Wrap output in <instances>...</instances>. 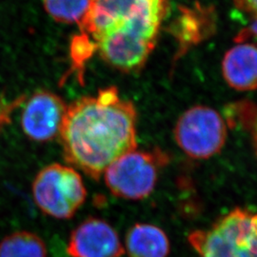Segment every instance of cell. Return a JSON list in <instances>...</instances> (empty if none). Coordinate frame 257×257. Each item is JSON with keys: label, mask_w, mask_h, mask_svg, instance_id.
I'll return each instance as SVG.
<instances>
[{"label": "cell", "mask_w": 257, "mask_h": 257, "mask_svg": "<svg viewBox=\"0 0 257 257\" xmlns=\"http://www.w3.org/2000/svg\"><path fill=\"white\" fill-rule=\"evenodd\" d=\"M32 193L37 207L55 219H70L86 201L81 175L71 166L54 163L44 167L34 179Z\"/></svg>", "instance_id": "4"}, {"label": "cell", "mask_w": 257, "mask_h": 257, "mask_svg": "<svg viewBox=\"0 0 257 257\" xmlns=\"http://www.w3.org/2000/svg\"><path fill=\"white\" fill-rule=\"evenodd\" d=\"M255 140H256V144H257V123H256V127H255Z\"/></svg>", "instance_id": "16"}, {"label": "cell", "mask_w": 257, "mask_h": 257, "mask_svg": "<svg viewBox=\"0 0 257 257\" xmlns=\"http://www.w3.org/2000/svg\"><path fill=\"white\" fill-rule=\"evenodd\" d=\"M21 114V128L29 139L45 143L59 138L68 105L50 91H38L26 99Z\"/></svg>", "instance_id": "7"}, {"label": "cell", "mask_w": 257, "mask_h": 257, "mask_svg": "<svg viewBox=\"0 0 257 257\" xmlns=\"http://www.w3.org/2000/svg\"><path fill=\"white\" fill-rule=\"evenodd\" d=\"M67 251L71 257H121L125 249L108 222L90 217L72 231Z\"/></svg>", "instance_id": "8"}, {"label": "cell", "mask_w": 257, "mask_h": 257, "mask_svg": "<svg viewBox=\"0 0 257 257\" xmlns=\"http://www.w3.org/2000/svg\"><path fill=\"white\" fill-rule=\"evenodd\" d=\"M188 240L198 257H257V212L233 210Z\"/></svg>", "instance_id": "3"}, {"label": "cell", "mask_w": 257, "mask_h": 257, "mask_svg": "<svg viewBox=\"0 0 257 257\" xmlns=\"http://www.w3.org/2000/svg\"><path fill=\"white\" fill-rule=\"evenodd\" d=\"M138 114L133 102L107 87L68 105L59 138L64 159L94 180L138 147Z\"/></svg>", "instance_id": "1"}, {"label": "cell", "mask_w": 257, "mask_h": 257, "mask_svg": "<svg viewBox=\"0 0 257 257\" xmlns=\"http://www.w3.org/2000/svg\"><path fill=\"white\" fill-rule=\"evenodd\" d=\"M210 12L203 8L186 9L180 13L174 25V35L181 51L201 42L210 34Z\"/></svg>", "instance_id": "11"}, {"label": "cell", "mask_w": 257, "mask_h": 257, "mask_svg": "<svg viewBox=\"0 0 257 257\" xmlns=\"http://www.w3.org/2000/svg\"><path fill=\"white\" fill-rule=\"evenodd\" d=\"M167 163L164 154L137 149L120 156L104 172V181L114 196L141 200L156 187L160 168Z\"/></svg>", "instance_id": "5"}, {"label": "cell", "mask_w": 257, "mask_h": 257, "mask_svg": "<svg viewBox=\"0 0 257 257\" xmlns=\"http://www.w3.org/2000/svg\"><path fill=\"white\" fill-rule=\"evenodd\" d=\"M26 99L27 96L25 94L19 95L11 100L0 96V130L9 124L15 110L22 106Z\"/></svg>", "instance_id": "14"}, {"label": "cell", "mask_w": 257, "mask_h": 257, "mask_svg": "<svg viewBox=\"0 0 257 257\" xmlns=\"http://www.w3.org/2000/svg\"><path fill=\"white\" fill-rule=\"evenodd\" d=\"M167 9L168 0H92L79 36L107 64L135 73L155 49Z\"/></svg>", "instance_id": "2"}, {"label": "cell", "mask_w": 257, "mask_h": 257, "mask_svg": "<svg viewBox=\"0 0 257 257\" xmlns=\"http://www.w3.org/2000/svg\"><path fill=\"white\" fill-rule=\"evenodd\" d=\"M0 257H47L46 244L37 233L16 231L0 241Z\"/></svg>", "instance_id": "12"}, {"label": "cell", "mask_w": 257, "mask_h": 257, "mask_svg": "<svg viewBox=\"0 0 257 257\" xmlns=\"http://www.w3.org/2000/svg\"><path fill=\"white\" fill-rule=\"evenodd\" d=\"M177 145L194 159H207L224 147L227 127L220 113L207 106H194L179 117L175 128Z\"/></svg>", "instance_id": "6"}, {"label": "cell", "mask_w": 257, "mask_h": 257, "mask_svg": "<svg viewBox=\"0 0 257 257\" xmlns=\"http://www.w3.org/2000/svg\"><path fill=\"white\" fill-rule=\"evenodd\" d=\"M47 14L55 21L80 25L86 19L92 0H42Z\"/></svg>", "instance_id": "13"}, {"label": "cell", "mask_w": 257, "mask_h": 257, "mask_svg": "<svg viewBox=\"0 0 257 257\" xmlns=\"http://www.w3.org/2000/svg\"><path fill=\"white\" fill-rule=\"evenodd\" d=\"M235 3L242 11L257 19V0H235Z\"/></svg>", "instance_id": "15"}, {"label": "cell", "mask_w": 257, "mask_h": 257, "mask_svg": "<svg viewBox=\"0 0 257 257\" xmlns=\"http://www.w3.org/2000/svg\"><path fill=\"white\" fill-rule=\"evenodd\" d=\"M222 73L232 89L241 92L257 89V44L238 40L224 56Z\"/></svg>", "instance_id": "9"}, {"label": "cell", "mask_w": 257, "mask_h": 257, "mask_svg": "<svg viewBox=\"0 0 257 257\" xmlns=\"http://www.w3.org/2000/svg\"><path fill=\"white\" fill-rule=\"evenodd\" d=\"M125 245L128 257H167L170 252L164 230L152 224L134 225L127 232Z\"/></svg>", "instance_id": "10"}]
</instances>
